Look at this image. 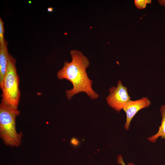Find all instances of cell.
<instances>
[{
	"mask_svg": "<svg viewBox=\"0 0 165 165\" xmlns=\"http://www.w3.org/2000/svg\"><path fill=\"white\" fill-rule=\"evenodd\" d=\"M71 62L65 61L62 68L57 73V78L70 82L72 88L65 91L66 97L70 100L75 95L84 92L91 99L98 98L99 94L92 88L93 81L89 77L86 72L90 62L88 58L79 50L71 51Z\"/></svg>",
	"mask_w": 165,
	"mask_h": 165,
	"instance_id": "cell-1",
	"label": "cell"
},
{
	"mask_svg": "<svg viewBox=\"0 0 165 165\" xmlns=\"http://www.w3.org/2000/svg\"><path fill=\"white\" fill-rule=\"evenodd\" d=\"M16 63L15 59L10 54L6 71L2 86L0 88L2 90L1 103L18 109L20 92L19 88V78Z\"/></svg>",
	"mask_w": 165,
	"mask_h": 165,
	"instance_id": "cell-2",
	"label": "cell"
},
{
	"mask_svg": "<svg viewBox=\"0 0 165 165\" xmlns=\"http://www.w3.org/2000/svg\"><path fill=\"white\" fill-rule=\"evenodd\" d=\"M15 109L1 103L0 104V137L7 145L17 147L21 140L22 134L18 133L16 128V119L20 115Z\"/></svg>",
	"mask_w": 165,
	"mask_h": 165,
	"instance_id": "cell-3",
	"label": "cell"
},
{
	"mask_svg": "<svg viewBox=\"0 0 165 165\" xmlns=\"http://www.w3.org/2000/svg\"><path fill=\"white\" fill-rule=\"evenodd\" d=\"M109 94L106 98V102L112 108L119 112L131 98L127 88L124 86L122 81L119 80L117 86H113L109 89Z\"/></svg>",
	"mask_w": 165,
	"mask_h": 165,
	"instance_id": "cell-4",
	"label": "cell"
},
{
	"mask_svg": "<svg viewBox=\"0 0 165 165\" xmlns=\"http://www.w3.org/2000/svg\"><path fill=\"white\" fill-rule=\"evenodd\" d=\"M151 104L150 100L145 97L135 101H129L123 109L126 115V120L124 125L125 129H129L131 121L137 113L140 110L148 108Z\"/></svg>",
	"mask_w": 165,
	"mask_h": 165,
	"instance_id": "cell-5",
	"label": "cell"
},
{
	"mask_svg": "<svg viewBox=\"0 0 165 165\" xmlns=\"http://www.w3.org/2000/svg\"><path fill=\"white\" fill-rule=\"evenodd\" d=\"M8 42L0 46V87H2L7 68L10 54L7 48Z\"/></svg>",
	"mask_w": 165,
	"mask_h": 165,
	"instance_id": "cell-6",
	"label": "cell"
},
{
	"mask_svg": "<svg viewBox=\"0 0 165 165\" xmlns=\"http://www.w3.org/2000/svg\"><path fill=\"white\" fill-rule=\"evenodd\" d=\"M160 112L162 117V120L159 130L156 134L147 138L150 141L153 143H155L160 137L163 139H165V105L161 107Z\"/></svg>",
	"mask_w": 165,
	"mask_h": 165,
	"instance_id": "cell-7",
	"label": "cell"
},
{
	"mask_svg": "<svg viewBox=\"0 0 165 165\" xmlns=\"http://www.w3.org/2000/svg\"><path fill=\"white\" fill-rule=\"evenodd\" d=\"M4 24L2 18H0V46H4L7 42L4 38Z\"/></svg>",
	"mask_w": 165,
	"mask_h": 165,
	"instance_id": "cell-8",
	"label": "cell"
},
{
	"mask_svg": "<svg viewBox=\"0 0 165 165\" xmlns=\"http://www.w3.org/2000/svg\"><path fill=\"white\" fill-rule=\"evenodd\" d=\"M134 2L136 7L141 9L144 8L147 3H150V0H135Z\"/></svg>",
	"mask_w": 165,
	"mask_h": 165,
	"instance_id": "cell-9",
	"label": "cell"
},
{
	"mask_svg": "<svg viewBox=\"0 0 165 165\" xmlns=\"http://www.w3.org/2000/svg\"><path fill=\"white\" fill-rule=\"evenodd\" d=\"M117 163L121 165H127L124 162L122 156L121 155H119L118 156ZM127 165H134V164L132 163H130Z\"/></svg>",
	"mask_w": 165,
	"mask_h": 165,
	"instance_id": "cell-10",
	"label": "cell"
},
{
	"mask_svg": "<svg viewBox=\"0 0 165 165\" xmlns=\"http://www.w3.org/2000/svg\"><path fill=\"white\" fill-rule=\"evenodd\" d=\"M47 10L48 12H51L53 11V8L52 7H49L47 8Z\"/></svg>",
	"mask_w": 165,
	"mask_h": 165,
	"instance_id": "cell-11",
	"label": "cell"
}]
</instances>
